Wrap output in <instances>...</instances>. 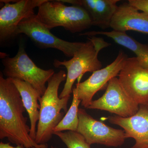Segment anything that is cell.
I'll list each match as a JSON object with an SVG mask.
<instances>
[{"instance_id":"5b68a950","label":"cell","mask_w":148,"mask_h":148,"mask_svg":"<svg viewBox=\"0 0 148 148\" xmlns=\"http://www.w3.org/2000/svg\"><path fill=\"white\" fill-rule=\"evenodd\" d=\"M3 73L6 78L26 82L34 88L42 96L46 90V84L55 74L53 69L39 68L28 56L22 45L14 57H5L2 61Z\"/></svg>"},{"instance_id":"30bf717a","label":"cell","mask_w":148,"mask_h":148,"mask_svg":"<svg viewBox=\"0 0 148 148\" xmlns=\"http://www.w3.org/2000/svg\"><path fill=\"white\" fill-rule=\"evenodd\" d=\"M125 91L138 105L148 106V69L136 57L127 58L118 76Z\"/></svg>"},{"instance_id":"9a60e30c","label":"cell","mask_w":148,"mask_h":148,"mask_svg":"<svg viewBox=\"0 0 148 148\" xmlns=\"http://www.w3.org/2000/svg\"><path fill=\"white\" fill-rule=\"evenodd\" d=\"M10 79L21 95L24 108L28 112L30 119V135L35 140L37 123L38 121L40 116V105L38 103V101L42 96L34 88L28 83L16 79Z\"/></svg>"},{"instance_id":"8992f818","label":"cell","mask_w":148,"mask_h":148,"mask_svg":"<svg viewBox=\"0 0 148 148\" xmlns=\"http://www.w3.org/2000/svg\"><path fill=\"white\" fill-rule=\"evenodd\" d=\"M36 14L25 18L18 24L16 36L24 34L39 46L53 48L62 51L64 55L73 57L84 42H71L61 39L51 34L50 30L38 21Z\"/></svg>"},{"instance_id":"277c9868","label":"cell","mask_w":148,"mask_h":148,"mask_svg":"<svg viewBox=\"0 0 148 148\" xmlns=\"http://www.w3.org/2000/svg\"><path fill=\"white\" fill-rule=\"evenodd\" d=\"M36 17L49 30L61 27L71 33H80L92 26L91 17L84 8L66 5L59 0H47L38 8Z\"/></svg>"},{"instance_id":"e0dca14e","label":"cell","mask_w":148,"mask_h":148,"mask_svg":"<svg viewBox=\"0 0 148 148\" xmlns=\"http://www.w3.org/2000/svg\"><path fill=\"white\" fill-rule=\"evenodd\" d=\"M73 98L70 108L64 118L54 130L55 132L64 131H77L79 124V106L81 103L78 98L75 87L73 88Z\"/></svg>"},{"instance_id":"ba28073f","label":"cell","mask_w":148,"mask_h":148,"mask_svg":"<svg viewBox=\"0 0 148 148\" xmlns=\"http://www.w3.org/2000/svg\"><path fill=\"white\" fill-rule=\"evenodd\" d=\"M88 109L106 111L121 117L128 118L137 113L139 105L129 97L118 77H115L108 83L103 96L92 101Z\"/></svg>"},{"instance_id":"6da1fadb","label":"cell","mask_w":148,"mask_h":148,"mask_svg":"<svg viewBox=\"0 0 148 148\" xmlns=\"http://www.w3.org/2000/svg\"><path fill=\"white\" fill-rule=\"evenodd\" d=\"M21 95L10 78L0 74V139L7 138L12 144L25 148H47L38 145L30 135L28 118Z\"/></svg>"},{"instance_id":"7c38bea8","label":"cell","mask_w":148,"mask_h":148,"mask_svg":"<svg viewBox=\"0 0 148 148\" xmlns=\"http://www.w3.org/2000/svg\"><path fill=\"white\" fill-rule=\"evenodd\" d=\"M108 120L121 127L126 138L135 140L131 148H148V106H139L138 112L132 116L123 118L115 115L109 116Z\"/></svg>"},{"instance_id":"52a82bcc","label":"cell","mask_w":148,"mask_h":148,"mask_svg":"<svg viewBox=\"0 0 148 148\" xmlns=\"http://www.w3.org/2000/svg\"><path fill=\"white\" fill-rule=\"evenodd\" d=\"M77 132L84 137L89 145L97 144L108 147L122 145L126 139L124 130L116 129L95 119L86 111L79 109Z\"/></svg>"},{"instance_id":"2e32d148","label":"cell","mask_w":148,"mask_h":148,"mask_svg":"<svg viewBox=\"0 0 148 148\" xmlns=\"http://www.w3.org/2000/svg\"><path fill=\"white\" fill-rule=\"evenodd\" d=\"M79 35L88 37L101 35L109 37L116 43L134 52L140 65L144 68L148 69V45L139 42L128 36L126 32H117L114 30L110 32L92 31Z\"/></svg>"},{"instance_id":"7a4b0ae2","label":"cell","mask_w":148,"mask_h":148,"mask_svg":"<svg viewBox=\"0 0 148 148\" xmlns=\"http://www.w3.org/2000/svg\"><path fill=\"white\" fill-rule=\"evenodd\" d=\"M64 71L56 73L48 82L46 90L41 97L39 119L35 141L38 145H45L54 135V130L68 112V104L71 96L61 98L58 91L60 85L66 81Z\"/></svg>"},{"instance_id":"8fae6325","label":"cell","mask_w":148,"mask_h":148,"mask_svg":"<svg viewBox=\"0 0 148 148\" xmlns=\"http://www.w3.org/2000/svg\"><path fill=\"white\" fill-rule=\"evenodd\" d=\"M47 0H18L13 4L5 3L0 10V41L5 42L16 36L18 24L35 14L34 10Z\"/></svg>"},{"instance_id":"44dd1931","label":"cell","mask_w":148,"mask_h":148,"mask_svg":"<svg viewBox=\"0 0 148 148\" xmlns=\"http://www.w3.org/2000/svg\"><path fill=\"white\" fill-rule=\"evenodd\" d=\"M51 148H57L56 147H53V146H51Z\"/></svg>"},{"instance_id":"4fadbf2b","label":"cell","mask_w":148,"mask_h":148,"mask_svg":"<svg viewBox=\"0 0 148 148\" xmlns=\"http://www.w3.org/2000/svg\"><path fill=\"white\" fill-rule=\"evenodd\" d=\"M114 31H134L148 34V15L130 4L128 2L118 6L110 24Z\"/></svg>"},{"instance_id":"3957f363","label":"cell","mask_w":148,"mask_h":148,"mask_svg":"<svg viewBox=\"0 0 148 148\" xmlns=\"http://www.w3.org/2000/svg\"><path fill=\"white\" fill-rule=\"evenodd\" d=\"M88 41L77 51L69 60L60 61L56 60L53 66L56 68L64 66L67 70V78L64 88L59 95L62 98L71 96L73 86L76 80L82 77L87 72H93L102 69V64L98 58L99 52L108 47L111 44L100 37L90 36Z\"/></svg>"},{"instance_id":"5bb4252c","label":"cell","mask_w":148,"mask_h":148,"mask_svg":"<svg viewBox=\"0 0 148 148\" xmlns=\"http://www.w3.org/2000/svg\"><path fill=\"white\" fill-rule=\"evenodd\" d=\"M86 10L92 19V26L106 29L110 28L112 18L120 0H59Z\"/></svg>"},{"instance_id":"d6986e66","label":"cell","mask_w":148,"mask_h":148,"mask_svg":"<svg viewBox=\"0 0 148 148\" xmlns=\"http://www.w3.org/2000/svg\"><path fill=\"white\" fill-rule=\"evenodd\" d=\"M128 3L138 10L148 15V0H128Z\"/></svg>"},{"instance_id":"ac0fdd59","label":"cell","mask_w":148,"mask_h":148,"mask_svg":"<svg viewBox=\"0 0 148 148\" xmlns=\"http://www.w3.org/2000/svg\"><path fill=\"white\" fill-rule=\"evenodd\" d=\"M68 148H90V145L81 134L77 131L55 132Z\"/></svg>"},{"instance_id":"9c48e42d","label":"cell","mask_w":148,"mask_h":148,"mask_svg":"<svg viewBox=\"0 0 148 148\" xmlns=\"http://www.w3.org/2000/svg\"><path fill=\"white\" fill-rule=\"evenodd\" d=\"M127 56L120 50L116 59L105 68L93 72L88 79L81 82L82 77L77 79L75 88L79 99L83 107L87 108L92 101L96 92L102 88L113 78L118 76L127 59Z\"/></svg>"},{"instance_id":"ffe728a7","label":"cell","mask_w":148,"mask_h":148,"mask_svg":"<svg viewBox=\"0 0 148 148\" xmlns=\"http://www.w3.org/2000/svg\"><path fill=\"white\" fill-rule=\"evenodd\" d=\"M0 148H25L22 146L18 145L16 147H13L11 146L10 143H5L1 142L0 143ZM31 148H37L36 147H32Z\"/></svg>"}]
</instances>
